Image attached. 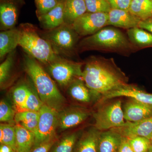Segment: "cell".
I'll list each match as a JSON object with an SVG mask.
<instances>
[{
	"instance_id": "cell-1",
	"label": "cell",
	"mask_w": 152,
	"mask_h": 152,
	"mask_svg": "<svg viewBox=\"0 0 152 152\" xmlns=\"http://www.w3.org/2000/svg\"><path fill=\"white\" fill-rule=\"evenodd\" d=\"M82 78L90 90L102 97L128 85L127 77L114 61L103 58H90Z\"/></svg>"
},
{
	"instance_id": "cell-2",
	"label": "cell",
	"mask_w": 152,
	"mask_h": 152,
	"mask_svg": "<svg viewBox=\"0 0 152 152\" xmlns=\"http://www.w3.org/2000/svg\"><path fill=\"white\" fill-rule=\"evenodd\" d=\"M24 67L32 81L38 96L44 105L58 112L65 108V98L37 60L29 55H26L24 59Z\"/></svg>"
},
{
	"instance_id": "cell-3",
	"label": "cell",
	"mask_w": 152,
	"mask_h": 152,
	"mask_svg": "<svg viewBox=\"0 0 152 152\" xmlns=\"http://www.w3.org/2000/svg\"><path fill=\"white\" fill-rule=\"evenodd\" d=\"M19 28L20 31L19 45L30 56L47 65L61 57L34 25L22 23Z\"/></svg>"
},
{
	"instance_id": "cell-4",
	"label": "cell",
	"mask_w": 152,
	"mask_h": 152,
	"mask_svg": "<svg viewBox=\"0 0 152 152\" xmlns=\"http://www.w3.org/2000/svg\"><path fill=\"white\" fill-rule=\"evenodd\" d=\"M79 47L83 50H121L129 48L130 44L121 31L115 28L107 27L83 39Z\"/></svg>"
},
{
	"instance_id": "cell-5",
	"label": "cell",
	"mask_w": 152,
	"mask_h": 152,
	"mask_svg": "<svg viewBox=\"0 0 152 152\" xmlns=\"http://www.w3.org/2000/svg\"><path fill=\"white\" fill-rule=\"evenodd\" d=\"M58 54L69 55L75 49L79 36L71 25L64 23L54 29L40 33Z\"/></svg>"
},
{
	"instance_id": "cell-6",
	"label": "cell",
	"mask_w": 152,
	"mask_h": 152,
	"mask_svg": "<svg viewBox=\"0 0 152 152\" xmlns=\"http://www.w3.org/2000/svg\"><path fill=\"white\" fill-rule=\"evenodd\" d=\"M94 127L103 132L121 126L125 124L121 101L117 99L101 106L93 114Z\"/></svg>"
},
{
	"instance_id": "cell-7",
	"label": "cell",
	"mask_w": 152,
	"mask_h": 152,
	"mask_svg": "<svg viewBox=\"0 0 152 152\" xmlns=\"http://www.w3.org/2000/svg\"><path fill=\"white\" fill-rule=\"evenodd\" d=\"M58 126V112L44 105L39 111L37 128L35 133L34 147L57 138L56 133Z\"/></svg>"
},
{
	"instance_id": "cell-8",
	"label": "cell",
	"mask_w": 152,
	"mask_h": 152,
	"mask_svg": "<svg viewBox=\"0 0 152 152\" xmlns=\"http://www.w3.org/2000/svg\"><path fill=\"white\" fill-rule=\"evenodd\" d=\"M82 64L60 57L48 65V70L61 86H69L76 79L82 77Z\"/></svg>"
},
{
	"instance_id": "cell-9",
	"label": "cell",
	"mask_w": 152,
	"mask_h": 152,
	"mask_svg": "<svg viewBox=\"0 0 152 152\" xmlns=\"http://www.w3.org/2000/svg\"><path fill=\"white\" fill-rule=\"evenodd\" d=\"M107 25L108 13L87 12L71 26L79 36L85 37L92 35Z\"/></svg>"
},
{
	"instance_id": "cell-10",
	"label": "cell",
	"mask_w": 152,
	"mask_h": 152,
	"mask_svg": "<svg viewBox=\"0 0 152 152\" xmlns=\"http://www.w3.org/2000/svg\"><path fill=\"white\" fill-rule=\"evenodd\" d=\"M24 4V0H0L1 31L15 28L20 10Z\"/></svg>"
},
{
	"instance_id": "cell-11",
	"label": "cell",
	"mask_w": 152,
	"mask_h": 152,
	"mask_svg": "<svg viewBox=\"0 0 152 152\" xmlns=\"http://www.w3.org/2000/svg\"><path fill=\"white\" fill-rule=\"evenodd\" d=\"M110 130L126 138L142 137L150 140L152 134V116L139 121L126 122L121 126Z\"/></svg>"
},
{
	"instance_id": "cell-12",
	"label": "cell",
	"mask_w": 152,
	"mask_h": 152,
	"mask_svg": "<svg viewBox=\"0 0 152 152\" xmlns=\"http://www.w3.org/2000/svg\"><path fill=\"white\" fill-rule=\"evenodd\" d=\"M90 113L83 108L72 107L58 112V129L65 130L80 125L89 117Z\"/></svg>"
},
{
	"instance_id": "cell-13",
	"label": "cell",
	"mask_w": 152,
	"mask_h": 152,
	"mask_svg": "<svg viewBox=\"0 0 152 152\" xmlns=\"http://www.w3.org/2000/svg\"><path fill=\"white\" fill-rule=\"evenodd\" d=\"M123 109L126 121H139L152 116V106L131 98L125 103Z\"/></svg>"
},
{
	"instance_id": "cell-14",
	"label": "cell",
	"mask_w": 152,
	"mask_h": 152,
	"mask_svg": "<svg viewBox=\"0 0 152 152\" xmlns=\"http://www.w3.org/2000/svg\"><path fill=\"white\" fill-rule=\"evenodd\" d=\"M126 97L143 103L152 106V94L130 85H127L111 92L102 97V102L113 98Z\"/></svg>"
},
{
	"instance_id": "cell-15",
	"label": "cell",
	"mask_w": 152,
	"mask_h": 152,
	"mask_svg": "<svg viewBox=\"0 0 152 152\" xmlns=\"http://www.w3.org/2000/svg\"><path fill=\"white\" fill-rule=\"evenodd\" d=\"M108 15V25L123 28L138 27L141 20L128 10L111 9Z\"/></svg>"
},
{
	"instance_id": "cell-16",
	"label": "cell",
	"mask_w": 152,
	"mask_h": 152,
	"mask_svg": "<svg viewBox=\"0 0 152 152\" xmlns=\"http://www.w3.org/2000/svg\"><path fill=\"white\" fill-rule=\"evenodd\" d=\"M64 2L59 3L48 12L38 18L41 27L46 31H50L65 23L64 19Z\"/></svg>"
},
{
	"instance_id": "cell-17",
	"label": "cell",
	"mask_w": 152,
	"mask_h": 152,
	"mask_svg": "<svg viewBox=\"0 0 152 152\" xmlns=\"http://www.w3.org/2000/svg\"><path fill=\"white\" fill-rule=\"evenodd\" d=\"M20 31L19 27L0 33V59L1 61L10 53L15 50L19 45Z\"/></svg>"
},
{
	"instance_id": "cell-18",
	"label": "cell",
	"mask_w": 152,
	"mask_h": 152,
	"mask_svg": "<svg viewBox=\"0 0 152 152\" xmlns=\"http://www.w3.org/2000/svg\"><path fill=\"white\" fill-rule=\"evenodd\" d=\"M122 140V136L111 130L101 132L98 152H118Z\"/></svg>"
},
{
	"instance_id": "cell-19",
	"label": "cell",
	"mask_w": 152,
	"mask_h": 152,
	"mask_svg": "<svg viewBox=\"0 0 152 152\" xmlns=\"http://www.w3.org/2000/svg\"><path fill=\"white\" fill-rule=\"evenodd\" d=\"M100 132L94 127L84 133L77 142L74 152H98Z\"/></svg>"
},
{
	"instance_id": "cell-20",
	"label": "cell",
	"mask_w": 152,
	"mask_h": 152,
	"mask_svg": "<svg viewBox=\"0 0 152 152\" xmlns=\"http://www.w3.org/2000/svg\"><path fill=\"white\" fill-rule=\"evenodd\" d=\"M87 12L85 0H66L64 6L65 23L72 25Z\"/></svg>"
},
{
	"instance_id": "cell-21",
	"label": "cell",
	"mask_w": 152,
	"mask_h": 152,
	"mask_svg": "<svg viewBox=\"0 0 152 152\" xmlns=\"http://www.w3.org/2000/svg\"><path fill=\"white\" fill-rule=\"evenodd\" d=\"M16 131L15 152H30L35 143L34 133L19 124L15 125Z\"/></svg>"
},
{
	"instance_id": "cell-22",
	"label": "cell",
	"mask_w": 152,
	"mask_h": 152,
	"mask_svg": "<svg viewBox=\"0 0 152 152\" xmlns=\"http://www.w3.org/2000/svg\"><path fill=\"white\" fill-rule=\"evenodd\" d=\"M69 92L74 99L83 103L91 102L93 94L99 96L90 90L80 78L76 79L69 86Z\"/></svg>"
},
{
	"instance_id": "cell-23",
	"label": "cell",
	"mask_w": 152,
	"mask_h": 152,
	"mask_svg": "<svg viewBox=\"0 0 152 152\" xmlns=\"http://www.w3.org/2000/svg\"><path fill=\"white\" fill-rule=\"evenodd\" d=\"M39 119V112L23 110L17 112L14 121L34 134L37 131Z\"/></svg>"
},
{
	"instance_id": "cell-24",
	"label": "cell",
	"mask_w": 152,
	"mask_h": 152,
	"mask_svg": "<svg viewBox=\"0 0 152 152\" xmlns=\"http://www.w3.org/2000/svg\"><path fill=\"white\" fill-rule=\"evenodd\" d=\"M129 11L141 20L152 18V0H132Z\"/></svg>"
},
{
	"instance_id": "cell-25",
	"label": "cell",
	"mask_w": 152,
	"mask_h": 152,
	"mask_svg": "<svg viewBox=\"0 0 152 152\" xmlns=\"http://www.w3.org/2000/svg\"><path fill=\"white\" fill-rule=\"evenodd\" d=\"M128 37L137 46H152V34L139 27L128 29Z\"/></svg>"
},
{
	"instance_id": "cell-26",
	"label": "cell",
	"mask_w": 152,
	"mask_h": 152,
	"mask_svg": "<svg viewBox=\"0 0 152 152\" xmlns=\"http://www.w3.org/2000/svg\"><path fill=\"white\" fill-rule=\"evenodd\" d=\"M77 133L68 134L55 143L50 152H74L78 141Z\"/></svg>"
},
{
	"instance_id": "cell-27",
	"label": "cell",
	"mask_w": 152,
	"mask_h": 152,
	"mask_svg": "<svg viewBox=\"0 0 152 152\" xmlns=\"http://www.w3.org/2000/svg\"><path fill=\"white\" fill-rule=\"evenodd\" d=\"M0 143L8 145L15 152L16 131L15 126L9 124L0 125Z\"/></svg>"
},
{
	"instance_id": "cell-28",
	"label": "cell",
	"mask_w": 152,
	"mask_h": 152,
	"mask_svg": "<svg viewBox=\"0 0 152 152\" xmlns=\"http://www.w3.org/2000/svg\"><path fill=\"white\" fill-rule=\"evenodd\" d=\"M30 88L29 87L25 84L19 85L14 88L13 91V99L18 112L23 110Z\"/></svg>"
},
{
	"instance_id": "cell-29",
	"label": "cell",
	"mask_w": 152,
	"mask_h": 152,
	"mask_svg": "<svg viewBox=\"0 0 152 152\" xmlns=\"http://www.w3.org/2000/svg\"><path fill=\"white\" fill-rule=\"evenodd\" d=\"M15 51L10 53L0 65V84L2 87L10 79L14 63Z\"/></svg>"
},
{
	"instance_id": "cell-30",
	"label": "cell",
	"mask_w": 152,
	"mask_h": 152,
	"mask_svg": "<svg viewBox=\"0 0 152 152\" xmlns=\"http://www.w3.org/2000/svg\"><path fill=\"white\" fill-rule=\"evenodd\" d=\"M87 12L108 13L112 8L107 0H85Z\"/></svg>"
},
{
	"instance_id": "cell-31",
	"label": "cell",
	"mask_w": 152,
	"mask_h": 152,
	"mask_svg": "<svg viewBox=\"0 0 152 152\" xmlns=\"http://www.w3.org/2000/svg\"><path fill=\"white\" fill-rule=\"evenodd\" d=\"M127 139L134 152H148L152 147L149 139L144 137H134Z\"/></svg>"
},
{
	"instance_id": "cell-32",
	"label": "cell",
	"mask_w": 152,
	"mask_h": 152,
	"mask_svg": "<svg viewBox=\"0 0 152 152\" xmlns=\"http://www.w3.org/2000/svg\"><path fill=\"white\" fill-rule=\"evenodd\" d=\"M44 105L39 96L36 94L30 88L24 107L23 110L39 112Z\"/></svg>"
},
{
	"instance_id": "cell-33",
	"label": "cell",
	"mask_w": 152,
	"mask_h": 152,
	"mask_svg": "<svg viewBox=\"0 0 152 152\" xmlns=\"http://www.w3.org/2000/svg\"><path fill=\"white\" fill-rule=\"evenodd\" d=\"M36 15L37 18L48 12L56 7L61 1L60 0H34Z\"/></svg>"
},
{
	"instance_id": "cell-34",
	"label": "cell",
	"mask_w": 152,
	"mask_h": 152,
	"mask_svg": "<svg viewBox=\"0 0 152 152\" xmlns=\"http://www.w3.org/2000/svg\"><path fill=\"white\" fill-rule=\"evenodd\" d=\"M16 113L5 100L0 102V121L1 122H9L14 121Z\"/></svg>"
},
{
	"instance_id": "cell-35",
	"label": "cell",
	"mask_w": 152,
	"mask_h": 152,
	"mask_svg": "<svg viewBox=\"0 0 152 152\" xmlns=\"http://www.w3.org/2000/svg\"><path fill=\"white\" fill-rule=\"evenodd\" d=\"M112 9L129 11L132 0H107Z\"/></svg>"
},
{
	"instance_id": "cell-36",
	"label": "cell",
	"mask_w": 152,
	"mask_h": 152,
	"mask_svg": "<svg viewBox=\"0 0 152 152\" xmlns=\"http://www.w3.org/2000/svg\"><path fill=\"white\" fill-rule=\"evenodd\" d=\"M58 141L57 138L39 144L34 147L30 152H49L52 147Z\"/></svg>"
},
{
	"instance_id": "cell-37",
	"label": "cell",
	"mask_w": 152,
	"mask_h": 152,
	"mask_svg": "<svg viewBox=\"0 0 152 152\" xmlns=\"http://www.w3.org/2000/svg\"><path fill=\"white\" fill-rule=\"evenodd\" d=\"M145 30H147L152 34V18L141 20L139 23L138 27Z\"/></svg>"
},
{
	"instance_id": "cell-38",
	"label": "cell",
	"mask_w": 152,
	"mask_h": 152,
	"mask_svg": "<svg viewBox=\"0 0 152 152\" xmlns=\"http://www.w3.org/2000/svg\"><path fill=\"white\" fill-rule=\"evenodd\" d=\"M118 152H134L126 138L123 137L122 141Z\"/></svg>"
},
{
	"instance_id": "cell-39",
	"label": "cell",
	"mask_w": 152,
	"mask_h": 152,
	"mask_svg": "<svg viewBox=\"0 0 152 152\" xmlns=\"http://www.w3.org/2000/svg\"><path fill=\"white\" fill-rule=\"evenodd\" d=\"M0 152H15L12 147L6 145L1 144L0 145Z\"/></svg>"
},
{
	"instance_id": "cell-40",
	"label": "cell",
	"mask_w": 152,
	"mask_h": 152,
	"mask_svg": "<svg viewBox=\"0 0 152 152\" xmlns=\"http://www.w3.org/2000/svg\"><path fill=\"white\" fill-rule=\"evenodd\" d=\"M150 141H151V145L152 146V134L151 136V138L150 139Z\"/></svg>"
},
{
	"instance_id": "cell-41",
	"label": "cell",
	"mask_w": 152,
	"mask_h": 152,
	"mask_svg": "<svg viewBox=\"0 0 152 152\" xmlns=\"http://www.w3.org/2000/svg\"><path fill=\"white\" fill-rule=\"evenodd\" d=\"M148 152H152V147Z\"/></svg>"
},
{
	"instance_id": "cell-42",
	"label": "cell",
	"mask_w": 152,
	"mask_h": 152,
	"mask_svg": "<svg viewBox=\"0 0 152 152\" xmlns=\"http://www.w3.org/2000/svg\"><path fill=\"white\" fill-rule=\"evenodd\" d=\"M60 1H65L66 0H60Z\"/></svg>"
}]
</instances>
